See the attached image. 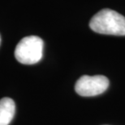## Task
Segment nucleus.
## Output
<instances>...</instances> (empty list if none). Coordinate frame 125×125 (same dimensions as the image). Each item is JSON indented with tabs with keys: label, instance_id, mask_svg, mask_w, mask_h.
Listing matches in <instances>:
<instances>
[{
	"label": "nucleus",
	"instance_id": "f03ea898",
	"mask_svg": "<svg viewBox=\"0 0 125 125\" xmlns=\"http://www.w3.org/2000/svg\"><path fill=\"white\" fill-rule=\"evenodd\" d=\"M44 42L37 36H29L23 38L15 49V57L25 65H33L39 62L43 56Z\"/></svg>",
	"mask_w": 125,
	"mask_h": 125
},
{
	"label": "nucleus",
	"instance_id": "20e7f679",
	"mask_svg": "<svg viewBox=\"0 0 125 125\" xmlns=\"http://www.w3.org/2000/svg\"><path fill=\"white\" fill-rule=\"evenodd\" d=\"M15 111V103L10 98L0 100V125H8L12 122Z\"/></svg>",
	"mask_w": 125,
	"mask_h": 125
},
{
	"label": "nucleus",
	"instance_id": "39448f33",
	"mask_svg": "<svg viewBox=\"0 0 125 125\" xmlns=\"http://www.w3.org/2000/svg\"><path fill=\"white\" fill-rule=\"evenodd\" d=\"M0 44H1V36H0Z\"/></svg>",
	"mask_w": 125,
	"mask_h": 125
},
{
	"label": "nucleus",
	"instance_id": "7ed1b4c3",
	"mask_svg": "<svg viewBox=\"0 0 125 125\" xmlns=\"http://www.w3.org/2000/svg\"><path fill=\"white\" fill-rule=\"evenodd\" d=\"M108 86L109 80L105 76L84 75L77 80L75 90L81 96L92 97L104 93Z\"/></svg>",
	"mask_w": 125,
	"mask_h": 125
},
{
	"label": "nucleus",
	"instance_id": "f257e3e1",
	"mask_svg": "<svg viewBox=\"0 0 125 125\" xmlns=\"http://www.w3.org/2000/svg\"><path fill=\"white\" fill-rule=\"evenodd\" d=\"M89 27L99 34L125 36V17L115 10L105 8L93 16Z\"/></svg>",
	"mask_w": 125,
	"mask_h": 125
}]
</instances>
